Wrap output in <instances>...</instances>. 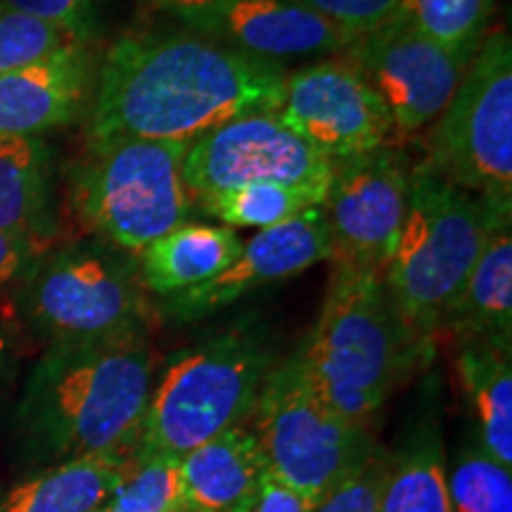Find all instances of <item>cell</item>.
<instances>
[{"label":"cell","instance_id":"cell-1","mask_svg":"<svg viewBox=\"0 0 512 512\" xmlns=\"http://www.w3.org/2000/svg\"><path fill=\"white\" fill-rule=\"evenodd\" d=\"M283 62L264 60L197 31L138 29L119 36L93 83L88 136L192 143L233 119L278 112Z\"/></svg>","mask_w":512,"mask_h":512},{"label":"cell","instance_id":"cell-2","mask_svg":"<svg viewBox=\"0 0 512 512\" xmlns=\"http://www.w3.org/2000/svg\"><path fill=\"white\" fill-rule=\"evenodd\" d=\"M152 384L155 351L147 332L50 344L31 368L15 408L24 453L46 465L131 456Z\"/></svg>","mask_w":512,"mask_h":512},{"label":"cell","instance_id":"cell-3","mask_svg":"<svg viewBox=\"0 0 512 512\" xmlns=\"http://www.w3.org/2000/svg\"><path fill=\"white\" fill-rule=\"evenodd\" d=\"M299 354L318 394L368 430L396 387L422 363L384 275L344 264L332 268L318 320Z\"/></svg>","mask_w":512,"mask_h":512},{"label":"cell","instance_id":"cell-4","mask_svg":"<svg viewBox=\"0 0 512 512\" xmlns=\"http://www.w3.org/2000/svg\"><path fill=\"white\" fill-rule=\"evenodd\" d=\"M501 216L425 162L411 169L403 228L384 283L415 351L427 361L444 320Z\"/></svg>","mask_w":512,"mask_h":512},{"label":"cell","instance_id":"cell-5","mask_svg":"<svg viewBox=\"0 0 512 512\" xmlns=\"http://www.w3.org/2000/svg\"><path fill=\"white\" fill-rule=\"evenodd\" d=\"M275 363L271 332L252 318L178 351L152 384L133 453L178 460L204 441L247 425Z\"/></svg>","mask_w":512,"mask_h":512},{"label":"cell","instance_id":"cell-6","mask_svg":"<svg viewBox=\"0 0 512 512\" xmlns=\"http://www.w3.org/2000/svg\"><path fill=\"white\" fill-rule=\"evenodd\" d=\"M190 143L121 138L93 143L76 166L72 202L98 240L138 256L190 221L192 197L183 181Z\"/></svg>","mask_w":512,"mask_h":512},{"label":"cell","instance_id":"cell-7","mask_svg":"<svg viewBox=\"0 0 512 512\" xmlns=\"http://www.w3.org/2000/svg\"><path fill=\"white\" fill-rule=\"evenodd\" d=\"M17 290L24 318L48 347L136 335L150 323L138 259L102 240L46 252Z\"/></svg>","mask_w":512,"mask_h":512},{"label":"cell","instance_id":"cell-8","mask_svg":"<svg viewBox=\"0 0 512 512\" xmlns=\"http://www.w3.org/2000/svg\"><path fill=\"white\" fill-rule=\"evenodd\" d=\"M252 418L268 470L313 505L380 448L368 427L347 420L318 394L299 347L275 363Z\"/></svg>","mask_w":512,"mask_h":512},{"label":"cell","instance_id":"cell-9","mask_svg":"<svg viewBox=\"0 0 512 512\" xmlns=\"http://www.w3.org/2000/svg\"><path fill=\"white\" fill-rule=\"evenodd\" d=\"M430 169L512 219V43L508 31L484 38L439 114Z\"/></svg>","mask_w":512,"mask_h":512},{"label":"cell","instance_id":"cell-10","mask_svg":"<svg viewBox=\"0 0 512 512\" xmlns=\"http://www.w3.org/2000/svg\"><path fill=\"white\" fill-rule=\"evenodd\" d=\"M332 162L292 133L278 114L233 119L192 140L183 181L192 202L247 183H280L323 204Z\"/></svg>","mask_w":512,"mask_h":512},{"label":"cell","instance_id":"cell-11","mask_svg":"<svg viewBox=\"0 0 512 512\" xmlns=\"http://www.w3.org/2000/svg\"><path fill=\"white\" fill-rule=\"evenodd\" d=\"M411 192V169L394 145L332 162L320 204L328 226L330 261L387 273Z\"/></svg>","mask_w":512,"mask_h":512},{"label":"cell","instance_id":"cell-12","mask_svg":"<svg viewBox=\"0 0 512 512\" xmlns=\"http://www.w3.org/2000/svg\"><path fill=\"white\" fill-rule=\"evenodd\" d=\"M342 55L380 95L396 140L437 121L470 67L399 17L358 36Z\"/></svg>","mask_w":512,"mask_h":512},{"label":"cell","instance_id":"cell-13","mask_svg":"<svg viewBox=\"0 0 512 512\" xmlns=\"http://www.w3.org/2000/svg\"><path fill=\"white\" fill-rule=\"evenodd\" d=\"M278 119L330 162L392 145L394 124L366 79L342 53L287 74Z\"/></svg>","mask_w":512,"mask_h":512},{"label":"cell","instance_id":"cell-14","mask_svg":"<svg viewBox=\"0 0 512 512\" xmlns=\"http://www.w3.org/2000/svg\"><path fill=\"white\" fill-rule=\"evenodd\" d=\"M330 256L332 247L323 209L311 207L280 226L259 230L242 245L226 271L200 287L162 299L159 311L176 323H195L238 304L247 294L330 261Z\"/></svg>","mask_w":512,"mask_h":512},{"label":"cell","instance_id":"cell-15","mask_svg":"<svg viewBox=\"0 0 512 512\" xmlns=\"http://www.w3.org/2000/svg\"><path fill=\"white\" fill-rule=\"evenodd\" d=\"M183 22L197 34L273 62L337 55L354 43L302 0H216Z\"/></svg>","mask_w":512,"mask_h":512},{"label":"cell","instance_id":"cell-16","mask_svg":"<svg viewBox=\"0 0 512 512\" xmlns=\"http://www.w3.org/2000/svg\"><path fill=\"white\" fill-rule=\"evenodd\" d=\"M91 86L83 46L0 74V136H41L79 117Z\"/></svg>","mask_w":512,"mask_h":512},{"label":"cell","instance_id":"cell-17","mask_svg":"<svg viewBox=\"0 0 512 512\" xmlns=\"http://www.w3.org/2000/svg\"><path fill=\"white\" fill-rule=\"evenodd\" d=\"M266 472L252 427H233L178 458L183 505L202 512H249Z\"/></svg>","mask_w":512,"mask_h":512},{"label":"cell","instance_id":"cell-18","mask_svg":"<svg viewBox=\"0 0 512 512\" xmlns=\"http://www.w3.org/2000/svg\"><path fill=\"white\" fill-rule=\"evenodd\" d=\"M242 245L233 228L181 223L136 256L140 280L152 297H174L226 271Z\"/></svg>","mask_w":512,"mask_h":512},{"label":"cell","instance_id":"cell-19","mask_svg":"<svg viewBox=\"0 0 512 512\" xmlns=\"http://www.w3.org/2000/svg\"><path fill=\"white\" fill-rule=\"evenodd\" d=\"M456 342L512 349V221L498 223L444 320Z\"/></svg>","mask_w":512,"mask_h":512},{"label":"cell","instance_id":"cell-20","mask_svg":"<svg viewBox=\"0 0 512 512\" xmlns=\"http://www.w3.org/2000/svg\"><path fill=\"white\" fill-rule=\"evenodd\" d=\"M456 370L475 418L477 444L512 467V349L489 342H458Z\"/></svg>","mask_w":512,"mask_h":512},{"label":"cell","instance_id":"cell-21","mask_svg":"<svg viewBox=\"0 0 512 512\" xmlns=\"http://www.w3.org/2000/svg\"><path fill=\"white\" fill-rule=\"evenodd\" d=\"M131 456H91L46 465L0 496V512H98Z\"/></svg>","mask_w":512,"mask_h":512},{"label":"cell","instance_id":"cell-22","mask_svg":"<svg viewBox=\"0 0 512 512\" xmlns=\"http://www.w3.org/2000/svg\"><path fill=\"white\" fill-rule=\"evenodd\" d=\"M53 157L36 136H0V233L48 238Z\"/></svg>","mask_w":512,"mask_h":512},{"label":"cell","instance_id":"cell-23","mask_svg":"<svg viewBox=\"0 0 512 512\" xmlns=\"http://www.w3.org/2000/svg\"><path fill=\"white\" fill-rule=\"evenodd\" d=\"M380 512H453L444 441L434 420H422L399 451L389 453Z\"/></svg>","mask_w":512,"mask_h":512},{"label":"cell","instance_id":"cell-24","mask_svg":"<svg viewBox=\"0 0 512 512\" xmlns=\"http://www.w3.org/2000/svg\"><path fill=\"white\" fill-rule=\"evenodd\" d=\"M494 15V0H401L394 17L432 38L448 53L472 62Z\"/></svg>","mask_w":512,"mask_h":512},{"label":"cell","instance_id":"cell-25","mask_svg":"<svg viewBox=\"0 0 512 512\" xmlns=\"http://www.w3.org/2000/svg\"><path fill=\"white\" fill-rule=\"evenodd\" d=\"M200 207L226 228L266 230L320 207L306 192L280 183H247L202 197Z\"/></svg>","mask_w":512,"mask_h":512},{"label":"cell","instance_id":"cell-26","mask_svg":"<svg viewBox=\"0 0 512 512\" xmlns=\"http://www.w3.org/2000/svg\"><path fill=\"white\" fill-rule=\"evenodd\" d=\"M448 494L453 512H512V467L470 441L448 472Z\"/></svg>","mask_w":512,"mask_h":512},{"label":"cell","instance_id":"cell-27","mask_svg":"<svg viewBox=\"0 0 512 512\" xmlns=\"http://www.w3.org/2000/svg\"><path fill=\"white\" fill-rule=\"evenodd\" d=\"M178 505H183L178 460L131 453L119 482L98 512H174Z\"/></svg>","mask_w":512,"mask_h":512},{"label":"cell","instance_id":"cell-28","mask_svg":"<svg viewBox=\"0 0 512 512\" xmlns=\"http://www.w3.org/2000/svg\"><path fill=\"white\" fill-rule=\"evenodd\" d=\"M83 41L86 38L74 31L0 5V74L46 62L64 50L83 46Z\"/></svg>","mask_w":512,"mask_h":512},{"label":"cell","instance_id":"cell-29","mask_svg":"<svg viewBox=\"0 0 512 512\" xmlns=\"http://www.w3.org/2000/svg\"><path fill=\"white\" fill-rule=\"evenodd\" d=\"M389 453L377 448L375 456L344 477L313 505L311 512H380Z\"/></svg>","mask_w":512,"mask_h":512},{"label":"cell","instance_id":"cell-30","mask_svg":"<svg viewBox=\"0 0 512 512\" xmlns=\"http://www.w3.org/2000/svg\"><path fill=\"white\" fill-rule=\"evenodd\" d=\"M306 8L328 19L349 38L366 36L399 12L401 0H302Z\"/></svg>","mask_w":512,"mask_h":512},{"label":"cell","instance_id":"cell-31","mask_svg":"<svg viewBox=\"0 0 512 512\" xmlns=\"http://www.w3.org/2000/svg\"><path fill=\"white\" fill-rule=\"evenodd\" d=\"M93 3L95 0H0V5H5V8L46 19L57 27L74 31L81 38H86L88 29H91Z\"/></svg>","mask_w":512,"mask_h":512},{"label":"cell","instance_id":"cell-32","mask_svg":"<svg viewBox=\"0 0 512 512\" xmlns=\"http://www.w3.org/2000/svg\"><path fill=\"white\" fill-rule=\"evenodd\" d=\"M46 254L43 238L22 233H0V294L19 287L34 264Z\"/></svg>","mask_w":512,"mask_h":512},{"label":"cell","instance_id":"cell-33","mask_svg":"<svg viewBox=\"0 0 512 512\" xmlns=\"http://www.w3.org/2000/svg\"><path fill=\"white\" fill-rule=\"evenodd\" d=\"M313 503L278 479L271 470L261 479L259 491L249 512H311Z\"/></svg>","mask_w":512,"mask_h":512},{"label":"cell","instance_id":"cell-34","mask_svg":"<svg viewBox=\"0 0 512 512\" xmlns=\"http://www.w3.org/2000/svg\"><path fill=\"white\" fill-rule=\"evenodd\" d=\"M140 3L169 12V15H174L183 22V19L197 15V12L207 10L209 5L216 3V0H140Z\"/></svg>","mask_w":512,"mask_h":512},{"label":"cell","instance_id":"cell-35","mask_svg":"<svg viewBox=\"0 0 512 512\" xmlns=\"http://www.w3.org/2000/svg\"><path fill=\"white\" fill-rule=\"evenodd\" d=\"M174 512H202V510H195V508H190V505H178V508H176Z\"/></svg>","mask_w":512,"mask_h":512}]
</instances>
